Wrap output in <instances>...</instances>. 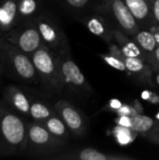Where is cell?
Instances as JSON below:
<instances>
[{"instance_id": "cell-3", "label": "cell", "mask_w": 159, "mask_h": 160, "mask_svg": "<svg viewBox=\"0 0 159 160\" xmlns=\"http://www.w3.org/2000/svg\"><path fill=\"white\" fill-rule=\"evenodd\" d=\"M65 144L64 140L52 135L41 123L28 121L27 143L23 156L53 158Z\"/></svg>"}, {"instance_id": "cell-24", "label": "cell", "mask_w": 159, "mask_h": 160, "mask_svg": "<svg viewBox=\"0 0 159 160\" xmlns=\"http://www.w3.org/2000/svg\"><path fill=\"white\" fill-rule=\"evenodd\" d=\"M116 123L119 126L131 128L132 126V119L130 115H119V117L116 119Z\"/></svg>"}, {"instance_id": "cell-7", "label": "cell", "mask_w": 159, "mask_h": 160, "mask_svg": "<svg viewBox=\"0 0 159 160\" xmlns=\"http://www.w3.org/2000/svg\"><path fill=\"white\" fill-rule=\"evenodd\" d=\"M102 8L114 23V27L130 38H133L141 29L137 20L123 0H102Z\"/></svg>"}, {"instance_id": "cell-12", "label": "cell", "mask_w": 159, "mask_h": 160, "mask_svg": "<svg viewBox=\"0 0 159 160\" xmlns=\"http://www.w3.org/2000/svg\"><path fill=\"white\" fill-rule=\"evenodd\" d=\"M20 22L17 0H0V37Z\"/></svg>"}, {"instance_id": "cell-4", "label": "cell", "mask_w": 159, "mask_h": 160, "mask_svg": "<svg viewBox=\"0 0 159 160\" xmlns=\"http://www.w3.org/2000/svg\"><path fill=\"white\" fill-rule=\"evenodd\" d=\"M31 58L42 87L50 94L59 92L62 89L59 54L42 45L31 54Z\"/></svg>"}, {"instance_id": "cell-2", "label": "cell", "mask_w": 159, "mask_h": 160, "mask_svg": "<svg viewBox=\"0 0 159 160\" xmlns=\"http://www.w3.org/2000/svg\"><path fill=\"white\" fill-rule=\"evenodd\" d=\"M0 75L20 84L39 83L31 55L3 38H0Z\"/></svg>"}, {"instance_id": "cell-21", "label": "cell", "mask_w": 159, "mask_h": 160, "mask_svg": "<svg viewBox=\"0 0 159 160\" xmlns=\"http://www.w3.org/2000/svg\"><path fill=\"white\" fill-rule=\"evenodd\" d=\"M112 134L115 140L117 141V142L121 145L129 144L135 140L137 136V132L133 130L131 128H127V127H123L119 125H117L113 128Z\"/></svg>"}, {"instance_id": "cell-31", "label": "cell", "mask_w": 159, "mask_h": 160, "mask_svg": "<svg viewBox=\"0 0 159 160\" xmlns=\"http://www.w3.org/2000/svg\"><path fill=\"white\" fill-rule=\"evenodd\" d=\"M155 80H156V82L159 85V73L157 74V76H156V78H155Z\"/></svg>"}, {"instance_id": "cell-27", "label": "cell", "mask_w": 159, "mask_h": 160, "mask_svg": "<svg viewBox=\"0 0 159 160\" xmlns=\"http://www.w3.org/2000/svg\"><path fill=\"white\" fill-rule=\"evenodd\" d=\"M122 106H123L122 102H121L119 99H116V98H112V99H111L110 102H109V107H110L112 110H113V111H117V110L120 109Z\"/></svg>"}, {"instance_id": "cell-5", "label": "cell", "mask_w": 159, "mask_h": 160, "mask_svg": "<svg viewBox=\"0 0 159 160\" xmlns=\"http://www.w3.org/2000/svg\"><path fill=\"white\" fill-rule=\"evenodd\" d=\"M0 38H5L16 48L29 55L44 45L34 19L21 22Z\"/></svg>"}, {"instance_id": "cell-26", "label": "cell", "mask_w": 159, "mask_h": 160, "mask_svg": "<svg viewBox=\"0 0 159 160\" xmlns=\"http://www.w3.org/2000/svg\"><path fill=\"white\" fill-rule=\"evenodd\" d=\"M65 1L69 7L74 8H82L85 7L89 2V0H65Z\"/></svg>"}, {"instance_id": "cell-34", "label": "cell", "mask_w": 159, "mask_h": 160, "mask_svg": "<svg viewBox=\"0 0 159 160\" xmlns=\"http://www.w3.org/2000/svg\"><path fill=\"white\" fill-rule=\"evenodd\" d=\"M0 77H1V75H0Z\"/></svg>"}, {"instance_id": "cell-33", "label": "cell", "mask_w": 159, "mask_h": 160, "mask_svg": "<svg viewBox=\"0 0 159 160\" xmlns=\"http://www.w3.org/2000/svg\"><path fill=\"white\" fill-rule=\"evenodd\" d=\"M150 1H152V0H150Z\"/></svg>"}, {"instance_id": "cell-13", "label": "cell", "mask_w": 159, "mask_h": 160, "mask_svg": "<svg viewBox=\"0 0 159 160\" xmlns=\"http://www.w3.org/2000/svg\"><path fill=\"white\" fill-rule=\"evenodd\" d=\"M85 26L93 34L103 38L108 43L113 41V29L107 17L101 14H94L84 21Z\"/></svg>"}, {"instance_id": "cell-15", "label": "cell", "mask_w": 159, "mask_h": 160, "mask_svg": "<svg viewBox=\"0 0 159 160\" xmlns=\"http://www.w3.org/2000/svg\"><path fill=\"white\" fill-rule=\"evenodd\" d=\"M113 41L118 44L122 52L128 57H138L144 61H146L145 55L140 46L136 43V41L122 32L120 29L115 28L113 29ZM147 62V61H146Z\"/></svg>"}, {"instance_id": "cell-11", "label": "cell", "mask_w": 159, "mask_h": 160, "mask_svg": "<svg viewBox=\"0 0 159 160\" xmlns=\"http://www.w3.org/2000/svg\"><path fill=\"white\" fill-rule=\"evenodd\" d=\"M137 20L141 28L151 29L154 26L152 1L150 0H123Z\"/></svg>"}, {"instance_id": "cell-14", "label": "cell", "mask_w": 159, "mask_h": 160, "mask_svg": "<svg viewBox=\"0 0 159 160\" xmlns=\"http://www.w3.org/2000/svg\"><path fill=\"white\" fill-rule=\"evenodd\" d=\"M132 38L143 52L147 63L154 68V54L158 45L154 32L151 29L141 28Z\"/></svg>"}, {"instance_id": "cell-32", "label": "cell", "mask_w": 159, "mask_h": 160, "mask_svg": "<svg viewBox=\"0 0 159 160\" xmlns=\"http://www.w3.org/2000/svg\"><path fill=\"white\" fill-rule=\"evenodd\" d=\"M157 119L159 120V112H157Z\"/></svg>"}, {"instance_id": "cell-25", "label": "cell", "mask_w": 159, "mask_h": 160, "mask_svg": "<svg viewBox=\"0 0 159 160\" xmlns=\"http://www.w3.org/2000/svg\"><path fill=\"white\" fill-rule=\"evenodd\" d=\"M115 112L118 115H130V116H132L135 113H137V111L134 110V108L127 106V105H123L120 109H118Z\"/></svg>"}, {"instance_id": "cell-1", "label": "cell", "mask_w": 159, "mask_h": 160, "mask_svg": "<svg viewBox=\"0 0 159 160\" xmlns=\"http://www.w3.org/2000/svg\"><path fill=\"white\" fill-rule=\"evenodd\" d=\"M28 121L0 103V158L23 156Z\"/></svg>"}, {"instance_id": "cell-10", "label": "cell", "mask_w": 159, "mask_h": 160, "mask_svg": "<svg viewBox=\"0 0 159 160\" xmlns=\"http://www.w3.org/2000/svg\"><path fill=\"white\" fill-rule=\"evenodd\" d=\"M53 108L72 133L78 136L84 135L86 131V122L83 115L75 107L67 101L61 99L54 103Z\"/></svg>"}, {"instance_id": "cell-19", "label": "cell", "mask_w": 159, "mask_h": 160, "mask_svg": "<svg viewBox=\"0 0 159 160\" xmlns=\"http://www.w3.org/2000/svg\"><path fill=\"white\" fill-rule=\"evenodd\" d=\"M17 4L20 22L34 19L42 12V0H17Z\"/></svg>"}, {"instance_id": "cell-16", "label": "cell", "mask_w": 159, "mask_h": 160, "mask_svg": "<svg viewBox=\"0 0 159 160\" xmlns=\"http://www.w3.org/2000/svg\"><path fill=\"white\" fill-rule=\"evenodd\" d=\"M56 159H79V160H130L133 158L119 155H110L94 148H84L67 156H57Z\"/></svg>"}, {"instance_id": "cell-30", "label": "cell", "mask_w": 159, "mask_h": 160, "mask_svg": "<svg viewBox=\"0 0 159 160\" xmlns=\"http://www.w3.org/2000/svg\"><path fill=\"white\" fill-rule=\"evenodd\" d=\"M151 97H152V92H149V91H143L142 93V99H144V100H150V98H151Z\"/></svg>"}, {"instance_id": "cell-18", "label": "cell", "mask_w": 159, "mask_h": 160, "mask_svg": "<svg viewBox=\"0 0 159 160\" xmlns=\"http://www.w3.org/2000/svg\"><path fill=\"white\" fill-rule=\"evenodd\" d=\"M54 114H56L54 108L50 107L47 103L36 98L35 96L33 97L29 116V119H31V121L42 123L43 121H45L46 119L50 118Z\"/></svg>"}, {"instance_id": "cell-20", "label": "cell", "mask_w": 159, "mask_h": 160, "mask_svg": "<svg viewBox=\"0 0 159 160\" xmlns=\"http://www.w3.org/2000/svg\"><path fill=\"white\" fill-rule=\"evenodd\" d=\"M52 135L66 141L68 137V128L56 113L41 123Z\"/></svg>"}, {"instance_id": "cell-29", "label": "cell", "mask_w": 159, "mask_h": 160, "mask_svg": "<svg viewBox=\"0 0 159 160\" xmlns=\"http://www.w3.org/2000/svg\"><path fill=\"white\" fill-rule=\"evenodd\" d=\"M151 142H155V143H157L159 144V132L157 133H151V134H147L145 135Z\"/></svg>"}, {"instance_id": "cell-6", "label": "cell", "mask_w": 159, "mask_h": 160, "mask_svg": "<svg viewBox=\"0 0 159 160\" xmlns=\"http://www.w3.org/2000/svg\"><path fill=\"white\" fill-rule=\"evenodd\" d=\"M34 20L45 46L58 54L67 52V40L66 36L60 25L50 13L42 11Z\"/></svg>"}, {"instance_id": "cell-8", "label": "cell", "mask_w": 159, "mask_h": 160, "mask_svg": "<svg viewBox=\"0 0 159 160\" xmlns=\"http://www.w3.org/2000/svg\"><path fill=\"white\" fill-rule=\"evenodd\" d=\"M34 95L24 85L9 83L4 87L1 93L0 103L19 115L29 118L30 108Z\"/></svg>"}, {"instance_id": "cell-22", "label": "cell", "mask_w": 159, "mask_h": 160, "mask_svg": "<svg viewBox=\"0 0 159 160\" xmlns=\"http://www.w3.org/2000/svg\"><path fill=\"white\" fill-rule=\"evenodd\" d=\"M100 57L104 60V62L107 65H109L112 68H115V69H117L119 71H123V72L127 71L124 60L122 58H120L119 56H117L112 52H109V53L100 54Z\"/></svg>"}, {"instance_id": "cell-23", "label": "cell", "mask_w": 159, "mask_h": 160, "mask_svg": "<svg viewBox=\"0 0 159 160\" xmlns=\"http://www.w3.org/2000/svg\"><path fill=\"white\" fill-rule=\"evenodd\" d=\"M152 12L154 26H159V0H152Z\"/></svg>"}, {"instance_id": "cell-28", "label": "cell", "mask_w": 159, "mask_h": 160, "mask_svg": "<svg viewBox=\"0 0 159 160\" xmlns=\"http://www.w3.org/2000/svg\"><path fill=\"white\" fill-rule=\"evenodd\" d=\"M159 68V44L157 46V49L155 51L154 54V69H157Z\"/></svg>"}, {"instance_id": "cell-9", "label": "cell", "mask_w": 159, "mask_h": 160, "mask_svg": "<svg viewBox=\"0 0 159 160\" xmlns=\"http://www.w3.org/2000/svg\"><path fill=\"white\" fill-rule=\"evenodd\" d=\"M59 69L62 88L67 86L73 89L91 91L84 75L77 64L67 55V52L59 54Z\"/></svg>"}, {"instance_id": "cell-17", "label": "cell", "mask_w": 159, "mask_h": 160, "mask_svg": "<svg viewBox=\"0 0 159 160\" xmlns=\"http://www.w3.org/2000/svg\"><path fill=\"white\" fill-rule=\"evenodd\" d=\"M132 126L131 128L137 133H142L144 135L159 132V120L155 119L141 113H135L131 116Z\"/></svg>"}]
</instances>
